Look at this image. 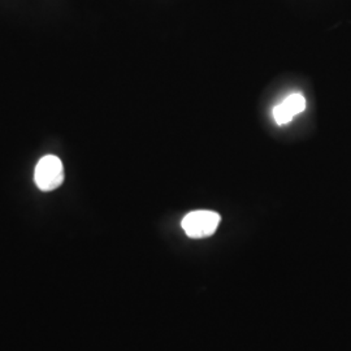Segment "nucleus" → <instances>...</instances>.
I'll use <instances>...</instances> for the list:
<instances>
[{
	"label": "nucleus",
	"instance_id": "nucleus-1",
	"mask_svg": "<svg viewBox=\"0 0 351 351\" xmlns=\"http://www.w3.org/2000/svg\"><path fill=\"white\" fill-rule=\"evenodd\" d=\"M34 181L39 190L52 191L62 186L64 182V165L55 155L43 156L36 167Z\"/></svg>",
	"mask_w": 351,
	"mask_h": 351
},
{
	"label": "nucleus",
	"instance_id": "nucleus-2",
	"mask_svg": "<svg viewBox=\"0 0 351 351\" xmlns=\"http://www.w3.org/2000/svg\"><path fill=\"white\" fill-rule=\"evenodd\" d=\"M220 215L213 211H194L184 217L181 226L191 239H204L215 233L220 224Z\"/></svg>",
	"mask_w": 351,
	"mask_h": 351
},
{
	"label": "nucleus",
	"instance_id": "nucleus-3",
	"mask_svg": "<svg viewBox=\"0 0 351 351\" xmlns=\"http://www.w3.org/2000/svg\"><path fill=\"white\" fill-rule=\"evenodd\" d=\"M306 108V99L301 94H291L285 101L274 108V117L278 125L288 124L293 117L303 112Z\"/></svg>",
	"mask_w": 351,
	"mask_h": 351
}]
</instances>
